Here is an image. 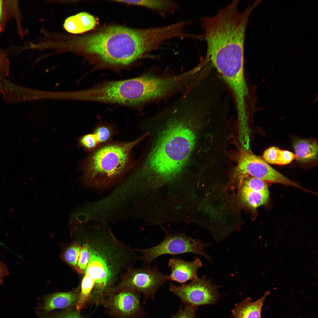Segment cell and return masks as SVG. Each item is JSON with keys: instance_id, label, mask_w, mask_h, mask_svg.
Instances as JSON below:
<instances>
[{"instance_id": "cell-1", "label": "cell", "mask_w": 318, "mask_h": 318, "mask_svg": "<svg viewBox=\"0 0 318 318\" xmlns=\"http://www.w3.org/2000/svg\"><path fill=\"white\" fill-rule=\"evenodd\" d=\"M201 122L194 110L182 105L168 106L146 120L147 144L132 175L146 193L170 199L192 189L190 167Z\"/></svg>"}, {"instance_id": "cell-2", "label": "cell", "mask_w": 318, "mask_h": 318, "mask_svg": "<svg viewBox=\"0 0 318 318\" xmlns=\"http://www.w3.org/2000/svg\"><path fill=\"white\" fill-rule=\"evenodd\" d=\"M239 1H233L214 16L201 20L206 42V58L223 80L231 87L245 82L244 43L248 20L256 5H249L243 11L238 9Z\"/></svg>"}, {"instance_id": "cell-3", "label": "cell", "mask_w": 318, "mask_h": 318, "mask_svg": "<svg viewBox=\"0 0 318 318\" xmlns=\"http://www.w3.org/2000/svg\"><path fill=\"white\" fill-rule=\"evenodd\" d=\"M165 26L133 29L120 26H106L83 37L81 50L95 63L108 67L128 65L140 59L153 58L170 39Z\"/></svg>"}, {"instance_id": "cell-4", "label": "cell", "mask_w": 318, "mask_h": 318, "mask_svg": "<svg viewBox=\"0 0 318 318\" xmlns=\"http://www.w3.org/2000/svg\"><path fill=\"white\" fill-rule=\"evenodd\" d=\"M110 230H93L91 244H88L90 259L83 278L93 286L91 302L102 304L108 292L115 285L123 270L136 261L132 249L118 240Z\"/></svg>"}, {"instance_id": "cell-5", "label": "cell", "mask_w": 318, "mask_h": 318, "mask_svg": "<svg viewBox=\"0 0 318 318\" xmlns=\"http://www.w3.org/2000/svg\"><path fill=\"white\" fill-rule=\"evenodd\" d=\"M145 136L132 141L109 143L91 152L83 164V185L105 188L118 183L132 168V150Z\"/></svg>"}, {"instance_id": "cell-6", "label": "cell", "mask_w": 318, "mask_h": 318, "mask_svg": "<svg viewBox=\"0 0 318 318\" xmlns=\"http://www.w3.org/2000/svg\"><path fill=\"white\" fill-rule=\"evenodd\" d=\"M164 239L159 244L152 247L145 249L138 248L132 249L134 251L141 253L139 258L145 264L149 265L159 256L163 255H175L185 253L197 254L210 261V257L204 251L205 248L209 244L201 240L193 238L183 233H170L164 229Z\"/></svg>"}, {"instance_id": "cell-7", "label": "cell", "mask_w": 318, "mask_h": 318, "mask_svg": "<svg viewBox=\"0 0 318 318\" xmlns=\"http://www.w3.org/2000/svg\"><path fill=\"white\" fill-rule=\"evenodd\" d=\"M168 280L157 266L148 265L138 269L131 267L121 276L120 281L108 292L107 295L129 289L143 294L146 298H153L157 290Z\"/></svg>"}, {"instance_id": "cell-8", "label": "cell", "mask_w": 318, "mask_h": 318, "mask_svg": "<svg viewBox=\"0 0 318 318\" xmlns=\"http://www.w3.org/2000/svg\"><path fill=\"white\" fill-rule=\"evenodd\" d=\"M211 278L205 276L191 280L188 284L176 286L170 284L169 290L185 304L197 307L214 304L220 297L218 286L213 283Z\"/></svg>"}, {"instance_id": "cell-9", "label": "cell", "mask_w": 318, "mask_h": 318, "mask_svg": "<svg viewBox=\"0 0 318 318\" xmlns=\"http://www.w3.org/2000/svg\"><path fill=\"white\" fill-rule=\"evenodd\" d=\"M237 170L241 174L250 175L265 181L290 186L305 190L298 183L272 168L260 157L244 150L241 152Z\"/></svg>"}, {"instance_id": "cell-10", "label": "cell", "mask_w": 318, "mask_h": 318, "mask_svg": "<svg viewBox=\"0 0 318 318\" xmlns=\"http://www.w3.org/2000/svg\"><path fill=\"white\" fill-rule=\"evenodd\" d=\"M140 294L126 289L107 297L103 304L115 318H137L144 314L140 303Z\"/></svg>"}, {"instance_id": "cell-11", "label": "cell", "mask_w": 318, "mask_h": 318, "mask_svg": "<svg viewBox=\"0 0 318 318\" xmlns=\"http://www.w3.org/2000/svg\"><path fill=\"white\" fill-rule=\"evenodd\" d=\"M168 264L171 269V273L168 276V279L181 284L198 278V271L202 266L198 258L190 262L179 258H172L169 260Z\"/></svg>"}, {"instance_id": "cell-12", "label": "cell", "mask_w": 318, "mask_h": 318, "mask_svg": "<svg viewBox=\"0 0 318 318\" xmlns=\"http://www.w3.org/2000/svg\"><path fill=\"white\" fill-rule=\"evenodd\" d=\"M270 293V291L267 290L255 302L251 298L247 297L236 304L232 311L231 318H262V308L266 298Z\"/></svg>"}, {"instance_id": "cell-13", "label": "cell", "mask_w": 318, "mask_h": 318, "mask_svg": "<svg viewBox=\"0 0 318 318\" xmlns=\"http://www.w3.org/2000/svg\"><path fill=\"white\" fill-rule=\"evenodd\" d=\"M128 4L141 6L157 13L162 18L174 14L180 8L176 1L170 0H115Z\"/></svg>"}, {"instance_id": "cell-14", "label": "cell", "mask_w": 318, "mask_h": 318, "mask_svg": "<svg viewBox=\"0 0 318 318\" xmlns=\"http://www.w3.org/2000/svg\"><path fill=\"white\" fill-rule=\"evenodd\" d=\"M98 24L96 18L85 12H82L68 18L64 27L68 32L75 34L83 33L94 28Z\"/></svg>"}, {"instance_id": "cell-15", "label": "cell", "mask_w": 318, "mask_h": 318, "mask_svg": "<svg viewBox=\"0 0 318 318\" xmlns=\"http://www.w3.org/2000/svg\"><path fill=\"white\" fill-rule=\"evenodd\" d=\"M79 294L73 292H59L48 296L44 299V309L49 311L55 309L64 308L71 305L78 300Z\"/></svg>"}, {"instance_id": "cell-16", "label": "cell", "mask_w": 318, "mask_h": 318, "mask_svg": "<svg viewBox=\"0 0 318 318\" xmlns=\"http://www.w3.org/2000/svg\"><path fill=\"white\" fill-rule=\"evenodd\" d=\"M296 159L299 161L305 163L315 159L318 154V144L314 140L299 139L296 140L293 145Z\"/></svg>"}, {"instance_id": "cell-17", "label": "cell", "mask_w": 318, "mask_h": 318, "mask_svg": "<svg viewBox=\"0 0 318 318\" xmlns=\"http://www.w3.org/2000/svg\"><path fill=\"white\" fill-rule=\"evenodd\" d=\"M242 200L250 207L255 209L265 203L269 198V192L250 190L242 186L241 191Z\"/></svg>"}, {"instance_id": "cell-18", "label": "cell", "mask_w": 318, "mask_h": 318, "mask_svg": "<svg viewBox=\"0 0 318 318\" xmlns=\"http://www.w3.org/2000/svg\"><path fill=\"white\" fill-rule=\"evenodd\" d=\"M115 132L111 126L103 124L95 128L93 133L95 135L99 146H100L110 143Z\"/></svg>"}, {"instance_id": "cell-19", "label": "cell", "mask_w": 318, "mask_h": 318, "mask_svg": "<svg viewBox=\"0 0 318 318\" xmlns=\"http://www.w3.org/2000/svg\"><path fill=\"white\" fill-rule=\"evenodd\" d=\"M90 255L89 245L88 243H85L81 246L79 258L75 267L76 270L79 273H85Z\"/></svg>"}, {"instance_id": "cell-20", "label": "cell", "mask_w": 318, "mask_h": 318, "mask_svg": "<svg viewBox=\"0 0 318 318\" xmlns=\"http://www.w3.org/2000/svg\"><path fill=\"white\" fill-rule=\"evenodd\" d=\"M242 186L252 191L269 192L266 181L255 177H252L246 179Z\"/></svg>"}, {"instance_id": "cell-21", "label": "cell", "mask_w": 318, "mask_h": 318, "mask_svg": "<svg viewBox=\"0 0 318 318\" xmlns=\"http://www.w3.org/2000/svg\"><path fill=\"white\" fill-rule=\"evenodd\" d=\"M79 144L85 151L90 153L99 147L97 139L93 133L81 137L79 140Z\"/></svg>"}, {"instance_id": "cell-22", "label": "cell", "mask_w": 318, "mask_h": 318, "mask_svg": "<svg viewBox=\"0 0 318 318\" xmlns=\"http://www.w3.org/2000/svg\"><path fill=\"white\" fill-rule=\"evenodd\" d=\"M81 246L75 243L67 249L64 254V258L69 264L75 267L80 255Z\"/></svg>"}, {"instance_id": "cell-23", "label": "cell", "mask_w": 318, "mask_h": 318, "mask_svg": "<svg viewBox=\"0 0 318 318\" xmlns=\"http://www.w3.org/2000/svg\"><path fill=\"white\" fill-rule=\"evenodd\" d=\"M280 150L277 147H270L264 151L262 158L268 163L276 164L280 155Z\"/></svg>"}, {"instance_id": "cell-24", "label": "cell", "mask_w": 318, "mask_h": 318, "mask_svg": "<svg viewBox=\"0 0 318 318\" xmlns=\"http://www.w3.org/2000/svg\"><path fill=\"white\" fill-rule=\"evenodd\" d=\"M197 307L185 304L183 308L181 307L173 318H196L195 313Z\"/></svg>"}, {"instance_id": "cell-25", "label": "cell", "mask_w": 318, "mask_h": 318, "mask_svg": "<svg viewBox=\"0 0 318 318\" xmlns=\"http://www.w3.org/2000/svg\"><path fill=\"white\" fill-rule=\"evenodd\" d=\"M295 158V155L293 153L287 150H281L276 165H283L288 164Z\"/></svg>"}, {"instance_id": "cell-26", "label": "cell", "mask_w": 318, "mask_h": 318, "mask_svg": "<svg viewBox=\"0 0 318 318\" xmlns=\"http://www.w3.org/2000/svg\"><path fill=\"white\" fill-rule=\"evenodd\" d=\"M5 3L3 0H0V32L4 28L5 20Z\"/></svg>"}, {"instance_id": "cell-27", "label": "cell", "mask_w": 318, "mask_h": 318, "mask_svg": "<svg viewBox=\"0 0 318 318\" xmlns=\"http://www.w3.org/2000/svg\"><path fill=\"white\" fill-rule=\"evenodd\" d=\"M48 318H82L77 312H68L52 316Z\"/></svg>"}, {"instance_id": "cell-28", "label": "cell", "mask_w": 318, "mask_h": 318, "mask_svg": "<svg viewBox=\"0 0 318 318\" xmlns=\"http://www.w3.org/2000/svg\"><path fill=\"white\" fill-rule=\"evenodd\" d=\"M9 274L7 266L2 261H0V284L2 283L5 277Z\"/></svg>"}]
</instances>
